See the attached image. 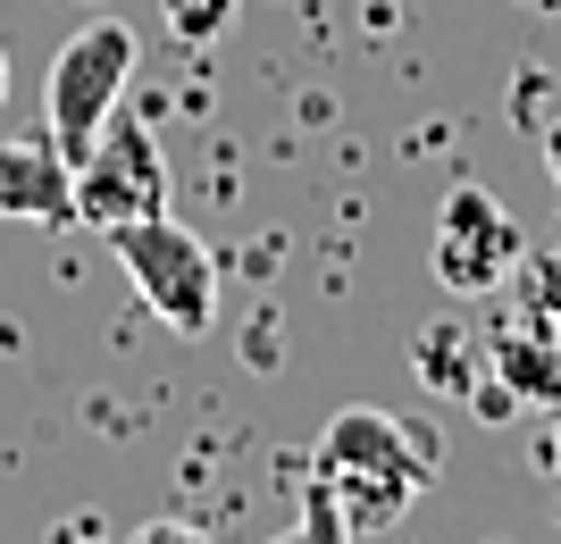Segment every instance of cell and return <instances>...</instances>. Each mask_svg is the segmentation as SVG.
<instances>
[{"label": "cell", "mask_w": 561, "mask_h": 544, "mask_svg": "<svg viewBox=\"0 0 561 544\" xmlns=\"http://www.w3.org/2000/svg\"><path fill=\"white\" fill-rule=\"evenodd\" d=\"M436 477V444L411 436L394 410H369V403H344L319 436V461H310V502H302V528L310 536H377V528H402L411 502L427 495Z\"/></svg>", "instance_id": "obj_1"}, {"label": "cell", "mask_w": 561, "mask_h": 544, "mask_svg": "<svg viewBox=\"0 0 561 544\" xmlns=\"http://www.w3.org/2000/svg\"><path fill=\"white\" fill-rule=\"evenodd\" d=\"M110 252H117V268L135 277L142 310H151L160 327L210 335V319H218V261H210V243L193 235V227H176L168 210H151V218L110 227Z\"/></svg>", "instance_id": "obj_2"}, {"label": "cell", "mask_w": 561, "mask_h": 544, "mask_svg": "<svg viewBox=\"0 0 561 544\" xmlns=\"http://www.w3.org/2000/svg\"><path fill=\"white\" fill-rule=\"evenodd\" d=\"M126 76H135V25L93 18L59 43L50 84H43V118H50V142H59L68 160H84V142L101 135V118L126 101Z\"/></svg>", "instance_id": "obj_3"}, {"label": "cell", "mask_w": 561, "mask_h": 544, "mask_svg": "<svg viewBox=\"0 0 561 544\" xmlns=\"http://www.w3.org/2000/svg\"><path fill=\"white\" fill-rule=\"evenodd\" d=\"M168 210V160H160V135L135 118V109H110L101 135L84 142L76 160V227H126V218H151Z\"/></svg>", "instance_id": "obj_4"}, {"label": "cell", "mask_w": 561, "mask_h": 544, "mask_svg": "<svg viewBox=\"0 0 561 544\" xmlns=\"http://www.w3.org/2000/svg\"><path fill=\"white\" fill-rule=\"evenodd\" d=\"M519 252H528V235H519V218L494 201L486 185H453L445 201H436V235H427V268L445 277V293H503L519 268Z\"/></svg>", "instance_id": "obj_5"}, {"label": "cell", "mask_w": 561, "mask_h": 544, "mask_svg": "<svg viewBox=\"0 0 561 544\" xmlns=\"http://www.w3.org/2000/svg\"><path fill=\"white\" fill-rule=\"evenodd\" d=\"M0 218H25V227H76V160L43 135L0 142Z\"/></svg>", "instance_id": "obj_6"}, {"label": "cell", "mask_w": 561, "mask_h": 544, "mask_svg": "<svg viewBox=\"0 0 561 544\" xmlns=\"http://www.w3.org/2000/svg\"><path fill=\"white\" fill-rule=\"evenodd\" d=\"M486 369L519 394V410H561V335L537 327V319H519L486 344Z\"/></svg>", "instance_id": "obj_7"}, {"label": "cell", "mask_w": 561, "mask_h": 544, "mask_svg": "<svg viewBox=\"0 0 561 544\" xmlns=\"http://www.w3.org/2000/svg\"><path fill=\"white\" fill-rule=\"evenodd\" d=\"M411 369H420V385H436V394H461V403H469V385L486 378V352H469V335H461V327H427V335H420V352H411Z\"/></svg>", "instance_id": "obj_8"}, {"label": "cell", "mask_w": 561, "mask_h": 544, "mask_svg": "<svg viewBox=\"0 0 561 544\" xmlns=\"http://www.w3.org/2000/svg\"><path fill=\"white\" fill-rule=\"evenodd\" d=\"M512 293H519V319H537V327L561 335V243H545V252H519Z\"/></svg>", "instance_id": "obj_9"}, {"label": "cell", "mask_w": 561, "mask_h": 544, "mask_svg": "<svg viewBox=\"0 0 561 544\" xmlns=\"http://www.w3.org/2000/svg\"><path fill=\"white\" fill-rule=\"evenodd\" d=\"M160 18H168L176 43H218L227 18H234V0H160Z\"/></svg>", "instance_id": "obj_10"}, {"label": "cell", "mask_w": 561, "mask_h": 544, "mask_svg": "<svg viewBox=\"0 0 561 544\" xmlns=\"http://www.w3.org/2000/svg\"><path fill=\"white\" fill-rule=\"evenodd\" d=\"M537 151H545V176L561 185V118H545V142H537Z\"/></svg>", "instance_id": "obj_11"}, {"label": "cell", "mask_w": 561, "mask_h": 544, "mask_svg": "<svg viewBox=\"0 0 561 544\" xmlns=\"http://www.w3.org/2000/svg\"><path fill=\"white\" fill-rule=\"evenodd\" d=\"M545 470L561 477V410H553V427H545Z\"/></svg>", "instance_id": "obj_12"}, {"label": "cell", "mask_w": 561, "mask_h": 544, "mask_svg": "<svg viewBox=\"0 0 561 544\" xmlns=\"http://www.w3.org/2000/svg\"><path fill=\"white\" fill-rule=\"evenodd\" d=\"M0 101H9V59H0Z\"/></svg>", "instance_id": "obj_13"}]
</instances>
